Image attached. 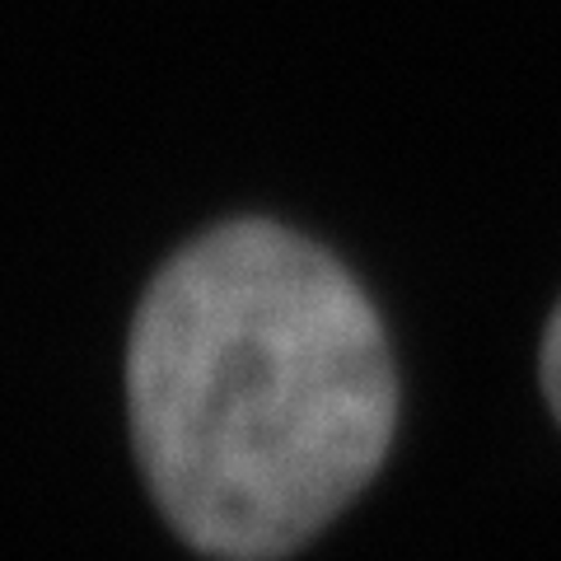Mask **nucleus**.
Segmentation results:
<instances>
[{"label":"nucleus","mask_w":561,"mask_h":561,"mask_svg":"<svg viewBox=\"0 0 561 561\" xmlns=\"http://www.w3.org/2000/svg\"><path fill=\"white\" fill-rule=\"evenodd\" d=\"M542 393H548L552 412L561 421V305L552 309V323L542 332Z\"/></svg>","instance_id":"f03ea898"},{"label":"nucleus","mask_w":561,"mask_h":561,"mask_svg":"<svg viewBox=\"0 0 561 561\" xmlns=\"http://www.w3.org/2000/svg\"><path fill=\"white\" fill-rule=\"evenodd\" d=\"M127 402L160 511L220 561H276L389 459L398 365L328 249L272 220L202 234L150 280Z\"/></svg>","instance_id":"f257e3e1"}]
</instances>
